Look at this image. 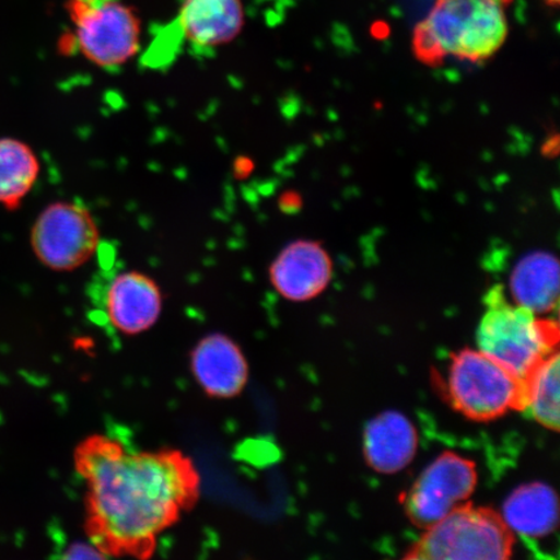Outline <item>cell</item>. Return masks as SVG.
I'll return each instance as SVG.
<instances>
[{"label":"cell","mask_w":560,"mask_h":560,"mask_svg":"<svg viewBox=\"0 0 560 560\" xmlns=\"http://www.w3.org/2000/svg\"><path fill=\"white\" fill-rule=\"evenodd\" d=\"M73 462L88 488L86 535L105 558H151L159 537L199 501L198 467L178 450L131 452L93 435L75 447Z\"/></svg>","instance_id":"6da1fadb"},{"label":"cell","mask_w":560,"mask_h":560,"mask_svg":"<svg viewBox=\"0 0 560 560\" xmlns=\"http://www.w3.org/2000/svg\"><path fill=\"white\" fill-rule=\"evenodd\" d=\"M509 0H436L417 26L419 59L485 61L500 50L509 33Z\"/></svg>","instance_id":"7a4b0ae2"},{"label":"cell","mask_w":560,"mask_h":560,"mask_svg":"<svg viewBox=\"0 0 560 560\" xmlns=\"http://www.w3.org/2000/svg\"><path fill=\"white\" fill-rule=\"evenodd\" d=\"M478 328V349L520 380L558 352L559 325L522 305L510 303L503 285L487 293Z\"/></svg>","instance_id":"3957f363"},{"label":"cell","mask_w":560,"mask_h":560,"mask_svg":"<svg viewBox=\"0 0 560 560\" xmlns=\"http://www.w3.org/2000/svg\"><path fill=\"white\" fill-rule=\"evenodd\" d=\"M514 545L515 535L500 513L466 502L425 528L405 559L506 560Z\"/></svg>","instance_id":"277c9868"},{"label":"cell","mask_w":560,"mask_h":560,"mask_svg":"<svg viewBox=\"0 0 560 560\" xmlns=\"http://www.w3.org/2000/svg\"><path fill=\"white\" fill-rule=\"evenodd\" d=\"M444 395L459 415L489 422L523 410L524 381L481 350L466 348L452 355Z\"/></svg>","instance_id":"5b68a950"},{"label":"cell","mask_w":560,"mask_h":560,"mask_svg":"<svg viewBox=\"0 0 560 560\" xmlns=\"http://www.w3.org/2000/svg\"><path fill=\"white\" fill-rule=\"evenodd\" d=\"M75 44L85 58L103 69L129 62L140 48V21L121 0H69Z\"/></svg>","instance_id":"8992f818"},{"label":"cell","mask_w":560,"mask_h":560,"mask_svg":"<svg viewBox=\"0 0 560 560\" xmlns=\"http://www.w3.org/2000/svg\"><path fill=\"white\" fill-rule=\"evenodd\" d=\"M31 244L35 257L46 268L73 271L94 257L101 247V233L85 206L56 201L34 221Z\"/></svg>","instance_id":"52a82bcc"},{"label":"cell","mask_w":560,"mask_h":560,"mask_svg":"<svg viewBox=\"0 0 560 560\" xmlns=\"http://www.w3.org/2000/svg\"><path fill=\"white\" fill-rule=\"evenodd\" d=\"M478 486L475 462L458 453L445 452L427 466L402 495L406 515L425 529L471 499Z\"/></svg>","instance_id":"ba28073f"},{"label":"cell","mask_w":560,"mask_h":560,"mask_svg":"<svg viewBox=\"0 0 560 560\" xmlns=\"http://www.w3.org/2000/svg\"><path fill=\"white\" fill-rule=\"evenodd\" d=\"M163 293L155 279L137 270L118 272L105 289L104 313L115 330L139 335L158 324Z\"/></svg>","instance_id":"9c48e42d"},{"label":"cell","mask_w":560,"mask_h":560,"mask_svg":"<svg viewBox=\"0 0 560 560\" xmlns=\"http://www.w3.org/2000/svg\"><path fill=\"white\" fill-rule=\"evenodd\" d=\"M270 283L285 300L304 303L330 284L334 266L330 255L317 242L296 241L283 248L269 270Z\"/></svg>","instance_id":"30bf717a"},{"label":"cell","mask_w":560,"mask_h":560,"mask_svg":"<svg viewBox=\"0 0 560 560\" xmlns=\"http://www.w3.org/2000/svg\"><path fill=\"white\" fill-rule=\"evenodd\" d=\"M190 366L199 387L210 397L240 396L249 380V368L243 350L221 332L209 334L195 346Z\"/></svg>","instance_id":"8fae6325"},{"label":"cell","mask_w":560,"mask_h":560,"mask_svg":"<svg viewBox=\"0 0 560 560\" xmlns=\"http://www.w3.org/2000/svg\"><path fill=\"white\" fill-rule=\"evenodd\" d=\"M243 25L242 0H186L172 26L194 50L208 52L233 42Z\"/></svg>","instance_id":"7c38bea8"},{"label":"cell","mask_w":560,"mask_h":560,"mask_svg":"<svg viewBox=\"0 0 560 560\" xmlns=\"http://www.w3.org/2000/svg\"><path fill=\"white\" fill-rule=\"evenodd\" d=\"M419 444L415 423L396 410L371 419L363 432V455L374 471L400 472L415 459Z\"/></svg>","instance_id":"4fadbf2b"},{"label":"cell","mask_w":560,"mask_h":560,"mask_svg":"<svg viewBox=\"0 0 560 560\" xmlns=\"http://www.w3.org/2000/svg\"><path fill=\"white\" fill-rule=\"evenodd\" d=\"M509 292L517 305L537 315L557 311L559 261L548 250H534L521 258L509 278Z\"/></svg>","instance_id":"5bb4252c"},{"label":"cell","mask_w":560,"mask_h":560,"mask_svg":"<svg viewBox=\"0 0 560 560\" xmlns=\"http://www.w3.org/2000/svg\"><path fill=\"white\" fill-rule=\"evenodd\" d=\"M500 514L514 535L538 540L558 528V495L545 482H529L510 493Z\"/></svg>","instance_id":"9a60e30c"},{"label":"cell","mask_w":560,"mask_h":560,"mask_svg":"<svg viewBox=\"0 0 560 560\" xmlns=\"http://www.w3.org/2000/svg\"><path fill=\"white\" fill-rule=\"evenodd\" d=\"M40 164L32 147L16 138H0V206L16 209L39 178Z\"/></svg>","instance_id":"2e32d148"},{"label":"cell","mask_w":560,"mask_h":560,"mask_svg":"<svg viewBox=\"0 0 560 560\" xmlns=\"http://www.w3.org/2000/svg\"><path fill=\"white\" fill-rule=\"evenodd\" d=\"M559 352L542 361L524 381L522 412L550 431H559Z\"/></svg>","instance_id":"e0dca14e"},{"label":"cell","mask_w":560,"mask_h":560,"mask_svg":"<svg viewBox=\"0 0 560 560\" xmlns=\"http://www.w3.org/2000/svg\"><path fill=\"white\" fill-rule=\"evenodd\" d=\"M548 2H550V3H555V4H556V3H558V2H559V0H548Z\"/></svg>","instance_id":"ac0fdd59"}]
</instances>
